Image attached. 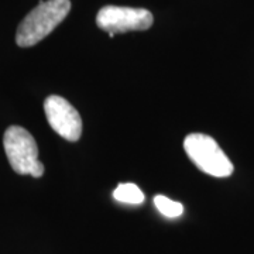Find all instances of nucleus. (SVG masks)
<instances>
[{
	"instance_id": "1",
	"label": "nucleus",
	"mask_w": 254,
	"mask_h": 254,
	"mask_svg": "<svg viewBox=\"0 0 254 254\" xmlns=\"http://www.w3.org/2000/svg\"><path fill=\"white\" fill-rule=\"evenodd\" d=\"M71 10L69 0H47L28 13L20 23L16 33V43L20 47H33L53 33Z\"/></svg>"
},
{
	"instance_id": "2",
	"label": "nucleus",
	"mask_w": 254,
	"mask_h": 254,
	"mask_svg": "<svg viewBox=\"0 0 254 254\" xmlns=\"http://www.w3.org/2000/svg\"><path fill=\"white\" fill-rule=\"evenodd\" d=\"M3 145L13 171L20 175L40 178L44 174V165L38 160V147L34 137L26 128L10 126L3 136Z\"/></svg>"
},
{
	"instance_id": "3",
	"label": "nucleus",
	"mask_w": 254,
	"mask_h": 254,
	"mask_svg": "<svg viewBox=\"0 0 254 254\" xmlns=\"http://www.w3.org/2000/svg\"><path fill=\"white\" fill-rule=\"evenodd\" d=\"M184 150L190 161L208 175L226 178L233 174V164L218 143L208 134H188L184 140Z\"/></svg>"
},
{
	"instance_id": "4",
	"label": "nucleus",
	"mask_w": 254,
	"mask_h": 254,
	"mask_svg": "<svg viewBox=\"0 0 254 254\" xmlns=\"http://www.w3.org/2000/svg\"><path fill=\"white\" fill-rule=\"evenodd\" d=\"M154 17L145 9L125 7V6H105L96 16V24L109 34L144 31L153 26Z\"/></svg>"
},
{
	"instance_id": "5",
	"label": "nucleus",
	"mask_w": 254,
	"mask_h": 254,
	"mask_svg": "<svg viewBox=\"0 0 254 254\" xmlns=\"http://www.w3.org/2000/svg\"><path fill=\"white\" fill-rule=\"evenodd\" d=\"M44 112L48 125L57 134L68 141L79 140L82 134V119L68 100L51 95L44 102Z\"/></svg>"
},
{
	"instance_id": "6",
	"label": "nucleus",
	"mask_w": 254,
	"mask_h": 254,
	"mask_svg": "<svg viewBox=\"0 0 254 254\" xmlns=\"http://www.w3.org/2000/svg\"><path fill=\"white\" fill-rule=\"evenodd\" d=\"M113 198L123 203L140 205L144 202V193L136 184L127 182V184H120L118 188L113 190Z\"/></svg>"
},
{
	"instance_id": "7",
	"label": "nucleus",
	"mask_w": 254,
	"mask_h": 254,
	"mask_svg": "<svg viewBox=\"0 0 254 254\" xmlns=\"http://www.w3.org/2000/svg\"><path fill=\"white\" fill-rule=\"evenodd\" d=\"M155 208L160 210V213H163L167 218H180L184 213V206L180 202L170 199L164 195H157L154 198Z\"/></svg>"
}]
</instances>
